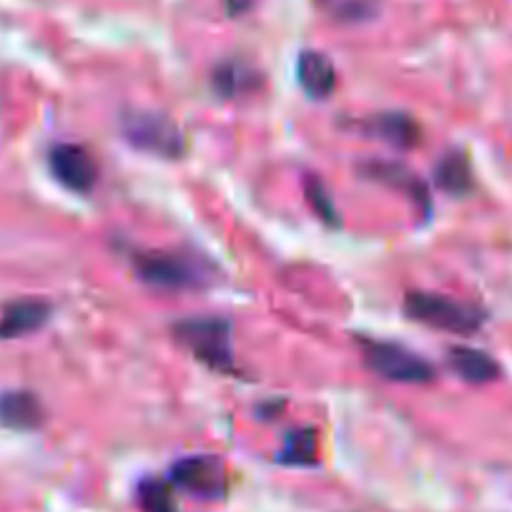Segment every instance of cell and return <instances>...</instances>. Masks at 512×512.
I'll use <instances>...</instances> for the list:
<instances>
[{"mask_svg":"<svg viewBox=\"0 0 512 512\" xmlns=\"http://www.w3.org/2000/svg\"><path fill=\"white\" fill-rule=\"evenodd\" d=\"M136 495H139V505L144 512H179L174 490L164 480H144Z\"/></svg>","mask_w":512,"mask_h":512,"instance_id":"e0dca14e","label":"cell"},{"mask_svg":"<svg viewBox=\"0 0 512 512\" xmlns=\"http://www.w3.org/2000/svg\"><path fill=\"white\" fill-rule=\"evenodd\" d=\"M259 83V73L251 66H246L239 58H231V61L219 63V66L211 71V86L219 93L221 98H236L251 93Z\"/></svg>","mask_w":512,"mask_h":512,"instance_id":"5bb4252c","label":"cell"},{"mask_svg":"<svg viewBox=\"0 0 512 512\" xmlns=\"http://www.w3.org/2000/svg\"><path fill=\"white\" fill-rule=\"evenodd\" d=\"M171 482L204 500H216L226 492L224 462L211 455H191L171 467Z\"/></svg>","mask_w":512,"mask_h":512,"instance_id":"8992f818","label":"cell"},{"mask_svg":"<svg viewBox=\"0 0 512 512\" xmlns=\"http://www.w3.org/2000/svg\"><path fill=\"white\" fill-rule=\"evenodd\" d=\"M447 364L460 379L470 384H490L500 377V364L487 352L475 347H452L447 352Z\"/></svg>","mask_w":512,"mask_h":512,"instance_id":"4fadbf2b","label":"cell"},{"mask_svg":"<svg viewBox=\"0 0 512 512\" xmlns=\"http://www.w3.org/2000/svg\"><path fill=\"white\" fill-rule=\"evenodd\" d=\"M118 128L128 144L146 154L161 156V159H181L186 151L184 131L164 113L131 108L121 113Z\"/></svg>","mask_w":512,"mask_h":512,"instance_id":"3957f363","label":"cell"},{"mask_svg":"<svg viewBox=\"0 0 512 512\" xmlns=\"http://www.w3.org/2000/svg\"><path fill=\"white\" fill-rule=\"evenodd\" d=\"M435 184L450 196H465L472 191L470 161L462 151H450L435 166Z\"/></svg>","mask_w":512,"mask_h":512,"instance_id":"9a60e30c","label":"cell"},{"mask_svg":"<svg viewBox=\"0 0 512 512\" xmlns=\"http://www.w3.org/2000/svg\"><path fill=\"white\" fill-rule=\"evenodd\" d=\"M51 319V307L41 299H21L0 307V339H21L38 332Z\"/></svg>","mask_w":512,"mask_h":512,"instance_id":"30bf717a","label":"cell"},{"mask_svg":"<svg viewBox=\"0 0 512 512\" xmlns=\"http://www.w3.org/2000/svg\"><path fill=\"white\" fill-rule=\"evenodd\" d=\"M277 462L292 467L317 465V432L309 430V427L289 432L282 442V450L277 452Z\"/></svg>","mask_w":512,"mask_h":512,"instance_id":"2e32d148","label":"cell"},{"mask_svg":"<svg viewBox=\"0 0 512 512\" xmlns=\"http://www.w3.org/2000/svg\"><path fill=\"white\" fill-rule=\"evenodd\" d=\"M304 191H307V201H309V206L314 209V214H317L324 224L339 226V211H337V206H334L332 196H329L327 189H324L322 181L307 179Z\"/></svg>","mask_w":512,"mask_h":512,"instance_id":"ac0fdd59","label":"cell"},{"mask_svg":"<svg viewBox=\"0 0 512 512\" xmlns=\"http://www.w3.org/2000/svg\"><path fill=\"white\" fill-rule=\"evenodd\" d=\"M46 420L43 402L33 392L11 390L0 395V425L11 430H36Z\"/></svg>","mask_w":512,"mask_h":512,"instance_id":"8fae6325","label":"cell"},{"mask_svg":"<svg viewBox=\"0 0 512 512\" xmlns=\"http://www.w3.org/2000/svg\"><path fill=\"white\" fill-rule=\"evenodd\" d=\"M131 264L141 282L161 292H184V289L201 287L206 279L199 264L174 251H134Z\"/></svg>","mask_w":512,"mask_h":512,"instance_id":"277c9868","label":"cell"},{"mask_svg":"<svg viewBox=\"0 0 512 512\" xmlns=\"http://www.w3.org/2000/svg\"><path fill=\"white\" fill-rule=\"evenodd\" d=\"M367 134L395 149H415L422 141V126L415 116L405 111L374 113L367 121Z\"/></svg>","mask_w":512,"mask_h":512,"instance_id":"9c48e42d","label":"cell"},{"mask_svg":"<svg viewBox=\"0 0 512 512\" xmlns=\"http://www.w3.org/2000/svg\"><path fill=\"white\" fill-rule=\"evenodd\" d=\"M362 359L377 377L400 384H427L435 369L420 354L392 342H362Z\"/></svg>","mask_w":512,"mask_h":512,"instance_id":"5b68a950","label":"cell"},{"mask_svg":"<svg viewBox=\"0 0 512 512\" xmlns=\"http://www.w3.org/2000/svg\"><path fill=\"white\" fill-rule=\"evenodd\" d=\"M319 3L337 21H364V18H372L374 13L372 0H319Z\"/></svg>","mask_w":512,"mask_h":512,"instance_id":"d6986e66","label":"cell"},{"mask_svg":"<svg viewBox=\"0 0 512 512\" xmlns=\"http://www.w3.org/2000/svg\"><path fill=\"white\" fill-rule=\"evenodd\" d=\"M174 339L214 372L234 374L231 322L221 317H189L174 324Z\"/></svg>","mask_w":512,"mask_h":512,"instance_id":"6da1fadb","label":"cell"},{"mask_svg":"<svg viewBox=\"0 0 512 512\" xmlns=\"http://www.w3.org/2000/svg\"><path fill=\"white\" fill-rule=\"evenodd\" d=\"M362 176L364 179L377 181V184L390 186V189L402 191V194L420 209L422 216H430V191H427V186L422 184L407 166L395 164V161H369V164L362 166Z\"/></svg>","mask_w":512,"mask_h":512,"instance_id":"ba28073f","label":"cell"},{"mask_svg":"<svg viewBox=\"0 0 512 512\" xmlns=\"http://www.w3.org/2000/svg\"><path fill=\"white\" fill-rule=\"evenodd\" d=\"M297 81L309 98H329L337 86V71L324 53L304 51L297 61Z\"/></svg>","mask_w":512,"mask_h":512,"instance_id":"7c38bea8","label":"cell"},{"mask_svg":"<svg viewBox=\"0 0 512 512\" xmlns=\"http://www.w3.org/2000/svg\"><path fill=\"white\" fill-rule=\"evenodd\" d=\"M402 309L412 322L440 329V332L462 334V337L480 332L482 324H485V312L480 307L442 297V294L410 292L402 302Z\"/></svg>","mask_w":512,"mask_h":512,"instance_id":"7a4b0ae2","label":"cell"},{"mask_svg":"<svg viewBox=\"0 0 512 512\" xmlns=\"http://www.w3.org/2000/svg\"><path fill=\"white\" fill-rule=\"evenodd\" d=\"M226 3H229L231 13H244L246 8H249L251 0H226Z\"/></svg>","mask_w":512,"mask_h":512,"instance_id":"ffe728a7","label":"cell"},{"mask_svg":"<svg viewBox=\"0 0 512 512\" xmlns=\"http://www.w3.org/2000/svg\"><path fill=\"white\" fill-rule=\"evenodd\" d=\"M48 166L58 184L76 194H88L98 179V166L93 156L78 144H58L48 154Z\"/></svg>","mask_w":512,"mask_h":512,"instance_id":"52a82bcc","label":"cell"}]
</instances>
